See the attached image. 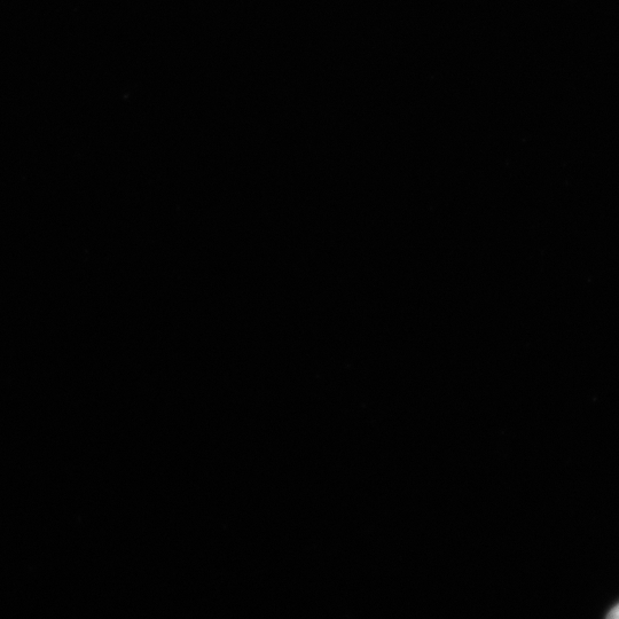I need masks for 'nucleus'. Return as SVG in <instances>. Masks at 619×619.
Returning a JSON list of instances; mask_svg holds the SVG:
<instances>
[{
  "instance_id": "1",
  "label": "nucleus",
  "mask_w": 619,
  "mask_h": 619,
  "mask_svg": "<svg viewBox=\"0 0 619 619\" xmlns=\"http://www.w3.org/2000/svg\"><path fill=\"white\" fill-rule=\"evenodd\" d=\"M608 618L619 619V603L613 609L610 610V613L607 616Z\"/></svg>"
}]
</instances>
